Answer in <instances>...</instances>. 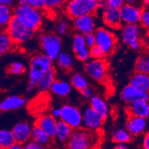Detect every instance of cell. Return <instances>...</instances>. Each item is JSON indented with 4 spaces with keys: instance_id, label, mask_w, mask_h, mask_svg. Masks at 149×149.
I'll return each mask as SVG.
<instances>
[{
    "instance_id": "obj_4",
    "label": "cell",
    "mask_w": 149,
    "mask_h": 149,
    "mask_svg": "<svg viewBox=\"0 0 149 149\" xmlns=\"http://www.w3.org/2000/svg\"><path fill=\"white\" fill-rule=\"evenodd\" d=\"M63 13L71 20L84 15H95L98 9L97 0H68L65 4Z\"/></svg>"
},
{
    "instance_id": "obj_12",
    "label": "cell",
    "mask_w": 149,
    "mask_h": 149,
    "mask_svg": "<svg viewBox=\"0 0 149 149\" xmlns=\"http://www.w3.org/2000/svg\"><path fill=\"white\" fill-rule=\"evenodd\" d=\"M72 27L75 33L86 35L95 32L97 29L95 15H84L72 19Z\"/></svg>"
},
{
    "instance_id": "obj_52",
    "label": "cell",
    "mask_w": 149,
    "mask_h": 149,
    "mask_svg": "<svg viewBox=\"0 0 149 149\" xmlns=\"http://www.w3.org/2000/svg\"><path fill=\"white\" fill-rule=\"evenodd\" d=\"M126 3H129V4H134V5H140L141 2H142V0H125Z\"/></svg>"
},
{
    "instance_id": "obj_31",
    "label": "cell",
    "mask_w": 149,
    "mask_h": 149,
    "mask_svg": "<svg viewBox=\"0 0 149 149\" xmlns=\"http://www.w3.org/2000/svg\"><path fill=\"white\" fill-rule=\"evenodd\" d=\"M70 83L72 88L80 92L89 85V81L85 74L81 72H74L71 74Z\"/></svg>"
},
{
    "instance_id": "obj_3",
    "label": "cell",
    "mask_w": 149,
    "mask_h": 149,
    "mask_svg": "<svg viewBox=\"0 0 149 149\" xmlns=\"http://www.w3.org/2000/svg\"><path fill=\"white\" fill-rule=\"evenodd\" d=\"M98 133L81 128L72 130L66 144V149H93L98 142Z\"/></svg>"
},
{
    "instance_id": "obj_23",
    "label": "cell",
    "mask_w": 149,
    "mask_h": 149,
    "mask_svg": "<svg viewBox=\"0 0 149 149\" xmlns=\"http://www.w3.org/2000/svg\"><path fill=\"white\" fill-rule=\"evenodd\" d=\"M72 89V88L70 81L64 79L56 78L52 84L49 92L55 96L64 98L70 95Z\"/></svg>"
},
{
    "instance_id": "obj_27",
    "label": "cell",
    "mask_w": 149,
    "mask_h": 149,
    "mask_svg": "<svg viewBox=\"0 0 149 149\" xmlns=\"http://www.w3.org/2000/svg\"><path fill=\"white\" fill-rule=\"evenodd\" d=\"M72 128L63 121L58 120L54 138L60 143H66L72 133Z\"/></svg>"
},
{
    "instance_id": "obj_15",
    "label": "cell",
    "mask_w": 149,
    "mask_h": 149,
    "mask_svg": "<svg viewBox=\"0 0 149 149\" xmlns=\"http://www.w3.org/2000/svg\"><path fill=\"white\" fill-rule=\"evenodd\" d=\"M101 18L104 27L113 31L119 30L122 26L119 9L113 8L107 6L102 10Z\"/></svg>"
},
{
    "instance_id": "obj_39",
    "label": "cell",
    "mask_w": 149,
    "mask_h": 149,
    "mask_svg": "<svg viewBox=\"0 0 149 149\" xmlns=\"http://www.w3.org/2000/svg\"><path fill=\"white\" fill-rule=\"evenodd\" d=\"M19 5H27L38 9H43L42 0H17Z\"/></svg>"
},
{
    "instance_id": "obj_2",
    "label": "cell",
    "mask_w": 149,
    "mask_h": 149,
    "mask_svg": "<svg viewBox=\"0 0 149 149\" xmlns=\"http://www.w3.org/2000/svg\"><path fill=\"white\" fill-rule=\"evenodd\" d=\"M14 16L29 29L38 31L44 21L43 9H38L27 5L17 4L14 8Z\"/></svg>"
},
{
    "instance_id": "obj_17",
    "label": "cell",
    "mask_w": 149,
    "mask_h": 149,
    "mask_svg": "<svg viewBox=\"0 0 149 149\" xmlns=\"http://www.w3.org/2000/svg\"><path fill=\"white\" fill-rule=\"evenodd\" d=\"M119 95L121 100L127 105L139 100H149L148 93L139 91L130 84L125 85L121 90Z\"/></svg>"
},
{
    "instance_id": "obj_6",
    "label": "cell",
    "mask_w": 149,
    "mask_h": 149,
    "mask_svg": "<svg viewBox=\"0 0 149 149\" xmlns=\"http://www.w3.org/2000/svg\"><path fill=\"white\" fill-rule=\"evenodd\" d=\"M5 31L17 47L29 42L37 34V31L25 26L15 16H13Z\"/></svg>"
},
{
    "instance_id": "obj_9",
    "label": "cell",
    "mask_w": 149,
    "mask_h": 149,
    "mask_svg": "<svg viewBox=\"0 0 149 149\" xmlns=\"http://www.w3.org/2000/svg\"><path fill=\"white\" fill-rule=\"evenodd\" d=\"M84 71L86 76L97 83L106 80L108 72V63L106 60L90 58L84 64Z\"/></svg>"
},
{
    "instance_id": "obj_43",
    "label": "cell",
    "mask_w": 149,
    "mask_h": 149,
    "mask_svg": "<svg viewBox=\"0 0 149 149\" xmlns=\"http://www.w3.org/2000/svg\"><path fill=\"white\" fill-rule=\"evenodd\" d=\"M84 37L85 43H86V45L87 46V47L89 49H90L93 46H95V37L94 33L86 34Z\"/></svg>"
},
{
    "instance_id": "obj_30",
    "label": "cell",
    "mask_w": 149,
    "mask_h": 149,
    "mask_svg": "<svg viewBox=\"0 0 149 149\" xmlns=\"http://www.w3.org/2000/svg\"><path fill=\"white\" fill-rule=\"evenodd\" d=\"M31 139L36 142L41 146L47 147L51 144L52 139L50 138L49 135L42 130L40 127L34 125L32 127V132H31Z\"/></svg>"
},
{
    "instance_id": "obj_21",
    "label": "cell",
    "mask_w": 149,
    "mask_h": 149,
    "mask_svg": "<svg viewBox=\"0 0 149 149\" xmlns=\"http://www.w3.org/2000/svg\"><path fill=\"white\" fill-rule=\"evenodd\" d=\"M89 106L98 113L104 122L107 120L110 115V107L107 101L103 97L98 95H94L90 99Z\"/></svg>"
},
{
    "instance_id": "obj_5",
    "label": "cell",
    "mask_w": 149,
    "mask_h": 149,
    "mask_svg": "<svg viewBox=\"0 0 149 149\" xmlns=\"http://www.w3.org/2000/svg\"><path fill=\"white\" fill-rule=\"evenodd\" d=\"M41 52L54 61L62 51V38L53 31L40 32L37 37Z\"/></svg>"
},
{
    "instance_id": "obj_28",
    "label": "cell",
    "mask_w": 149,
    "mask_h": 149,
    "mask_svg": "<svg viewBox=\"0 0 149 149\" xmlns=\"http://www.w3.org/2000/svg\"><path fill=\"white\" fill-rule=\"evenodd\" d=\"M111 139L116 144H128L133 136L125 127H115L112 130Z\"/></svg>"
},
{
    "instance_id": "obj_38",
    "label": "cell",
    "mask_w": 149,
    "mask_h": 149,
    "mask_svg": "<svg viewBox=\"0 0 149 149\" xmlns=\"http://www.w3.org/2000/svg\"><path fill=\"white\" fill-rule=\"evenodd\" d=\"M139 25L142 29H146L147 31L149 30V8H142Z\"/></svg>"
},
{
    "instance_id": "obj_29",
    "label": "cell",
    "mask_w": 149,
    "mask_h": 149,
    "mask_svg": "<svg viewBox=\"0 0 149 149\" xmlns=\"http://www.w3.org/2000/svg\"><path fill=\"white\" fill-rule=\"evenodd\" d=\"M17 49L10 36L5 30H0V56L11 52Z\"/></svg>"
},
{
    "instance_id": "obj_53",
    "label": "cell",
    "mask_w": 149,
    "mask_h": 149,
    "mask_svg": "<svg viewBox=\"0 0 149 149\" xmlns=\"http://www.w3.org/2000/svg\"><path fill=\"white\" fill-rule=\"evenodd\" d=\"M141 4L144 6V8H149V0H142Z\"/></svg>"
},
{
    "instance_id": "obj_20",
    "label": "cell",
    "mask_w": 149,
    "mask_h": 149,
    "mask_svg": "<svg viewBox=\"0 0 149 149\" xmlns=\"http://www.w3.org/2000/svg\"><path fill=\"white\" fill-rule=\"evenodd\" d=\"M58 120L54 119L51 114H42L37 118L34 125L40 127L42 130L50 136V138L54 139L55 135L56 125Z\"/></svg>"
},
{
    "instance_id": "obj_49",
    "label": "cell",
    "mask_w": 149,
    "mask_h": 149,
    "mask_svg": "<svg viewBox=\"0 0 149 149\" xmlns=\"http://www.w3.org/2000/svg\"><path fill=\"white\" fill-rule=\"evenodd\" d=\"M142 44H145L149 49V30L147 31V32L143 37L142 39Z\"/></svg>"
},
{
    "instance_id": "obj_25",
    "label": "cell",
    "mask_w": 149,
    "mask_h": 149,
    "mask_svg": "<svg viewBox=\"0 0 149 149\" xmlns=\"http://www.w3.org/2000/svg\"><path fill=\"white\" fill-rule=\"evenodd\" d=\"M57 71L55 68H52V70L48 71L46 74L38 81L36 84V90L40 93H47L50 90L52 84L56 79Z\"/></svg>"
},
{
    "instance_id": "obj_14",
    "label": "cell",
    "mask_w": 149,
    "mask_h": 149,
    "mask_svg": "<svg viewBox=\"0 0 149 149\" xmlns=\"http://www.w3.org/2000/svg\"><path fill=\"white\" fill-rule=\"evenodd\" d=\"M142 13L140 5L125 3L119 9L121 21L122 25L139 24Z\"/></svg>"
},
{
    "instance_id": "obj_45",
    "label": "cell",
    "mask_w": 149,
    "mask_h": 149,
    "mask_svg": "<svg viewBox=\"0 0 149 149\" xmlns=\"http://www.w3.org/2000/svg\"><path fill=\"white\" fill-rule=\"evenodd\" d=\"M142 149H149V130L145 133L142 142Z\"/></svg>"
},
{
    "instance_id": "obj_11",
    "label": "cell",
    "mask_w": 149,
    "mask_h": 149,
    "mask_svg": "<svg viewBox=\"0 0 149 149\" xmlns=\"http://www.w3.org/2000/svg\"><path fill=\"white\" fill-rule=\"evenodd\" d=\"M104 121L90 106L82 110V127L91 132L98 133L103 127Z\"/></svg>"
},
{
    "instance_id": "obj_37",
    "label": "cell",
    "mask_w": 149,
    "mask_h": 149,
    "mask_svg": "<svg viewBox=\"0 0 149 149\" xmlns=\"http://www.w3.org/2000/svg\"><path fill=\"white\" fill-rule=\"evenodd\" d=\"M68 0H42L43 10L47 11H54L63 8Z\"/></svg>"
},
{
    "instance_id": "obj_18",
    "label": "cell",
    "mask_w": 149,
    "mask_h": 149,
    "mask_svg": "<svg viewBox=\"0 0 149 149\" xmlns=\"http://www.w3.org/2000/svg\"><path fill=\"white\" fill-rule=\"evenodd\" d=\"M27 104V99L22 95H10L0 100V112H10L19 110Z\"/></svg>"
},
{
    "instance_id": "obj_19",
    "label": "cell",
    "mask_w": 149,
    "mask_h": 149,
    "mask_svg": "<svg viewBox=\"0 0 149 149\" xmlns=\"http://www.w3.org/2000/svg\"><path fill=\"white\" fill-rule=\"evenodd\" d=\"M147 127V119L134 116H128L125 125V128L132 135L133 137L145 134Z\"/></svg>"
},
{
    "instance_id": "obj_36",
    "label": "cell",
    "mask_w": 149,
    "mask_h": 149,
    "mask_svg": "<svg viewBox=\"0 0 149 149\" xmlns=\"http://www.w3.org/2000/svg\"><path fill=\"white\" fill-rule=\"evenodd\" d=\"M71 25L67 20L61 19L56 22L54 25V33L59 35L60 37L67 35L71 30Z\"/></svg>"
},
{
    "instance_id": "obj_46",
    "label": "cell",
    "mask_w": 149,
    "mask_h": 149,
    "mask_svg": "<svg viewBox=\"0 0 149 149\" xmlns=\"http://www.w3.org/2000/svg\"><path fill=\"white\" fill-rule=\"evenodd\" d=\"M61 107H55L54 108L52 109L51 110V114L53 117H54V119H56L57 120H59L60 119V117H61Z\"/></svg>"
},
{
    "instance_id": "obj_13",
    "label": "cell",
    "mask_w": 149,
    "mask_h": 149,
    "mask_svg": "<svg viewBox=\"0 0 149 149\" xmlns=\"http://www.w3.org/2000/svg\"><path fill=\"white\" fill-rule=\"evenodd\" d=\"M72 50L74 58L84 63L90 59V49L85 43L84 35L74 33L72 37Z\"/></svg>"
},
{
    "instance_id": "obj_1",
    "label": "cell",
    "mask_w": 149,
    "mask_h": 149,
    "mask_svg": "<svg viewBox=\"0 0 149 149\" xmlns=\"http://www.w3.org/2000/svg\"><path fill=\"white\" fill-rule=\"evenodd\" d=\"M54 67V61L42 52L33 54L30 58L28 69L29 81L26 92L30 94L36 90V84L48 71Z\"/></svg>"
},
{
    "instance_id": "obj_42",
    "label": "cell",
    "mask_w": 149,
    "mask_h": 149,
    "mask_svg": "<svg viewBox=\"0 0 149 149\" xmlns=\"http://www.w3.org/2000/svg\"><path fill=\"white\" fill-rule=\"evenodd\" d=\"M107 3L108 7L119 10L126 3V1L125 0H107Z\"/></svg>"
},
{
    "instance_id": "obj_26",
    "label": "cell",
    "mask_w": 149,
    "mask_h": 149,
    "mask_svg": "<svg viewBox=\"0 0 149 149\" xmlns=\"http://www.w3.org/2000/svg\"><path fill=\"white\" fill-rule=\"evenodd\" d=\"M54 61L60 70L66 73L71 72L74 66L73 57L70 53L64 51L61 52Z\"/></svg>"
},
{
    "instance_id": "obj_44",
    "label": "cell",
    "mask_w": 149,
    "mask_h": 149,
    "mask_svg": "<svg viewBox=\"0 0 149 149\" xmlns=\"http://www.w3.org/2000/svg\"><path fill=\"white\" fill-rule=\"evenodd\" d=\"M24 149H46V147L41 146V145L38 144L36 142L33 140L28 141L26 143L23 145Z\"/></svg>"
},
{
    "instance_id": "obj_8",
    "label": "cell",
    "mask_w": 149,
    "mask_h": 149,
    "mask_svg": "<svg viewBox=\"0 0 149 149\" xmlns=\"http://www.w3.org/2000/svg\"><path fill=\"white\" fill-rule=\"evenodd\" d=\"M120 37L122 42L132 50H139L142 46V28L139 24L122 25L120 29Z\"/></svg>"
},
{
    "instance_id": "obj_7",
    "label": "cell",
    "mask_w": 149,
    "mask_h": 149,
    "mask_svg": "<svg viewBox=\"0 0 149 149\" xmlns=\"http://www.w3.org/2000/svg\"><path fill=\"white\" fill-rule=\"evenodd\" d=\"M94 34L95 46L102 50L105 58L115 52L118 46V37L114 31L106 27H98L95 31Z\"/></svg>"
},
{
    "instance_id": "obj_10",
    "label": "cell",
    "mask_w": 149,
    "mask_h": 149,
    "mask_svg": "<svg viewBox=\"0 0 149 149\" xmlns=\"http://www.w3.org/2000/svg\"><path fill=\"white\" fill-rule=\"evenodd\" d=\"M61 117L63 121L72 130L82 127V110L72 104H64L61 107Z\"/></svg>"
},
{
    "instance_id": "obj_32",
    "label": "cell",
    "mask_w": 149,
    "mask_h": 149,
    "mask_svg": "<svg viewBox=\"0 0 149 149\" xmlns=\"http://www.w3.org/2000/svg\"><path fill=\"white\" fill-rule=\"evenodd\" d=\"M14 16V8L0 4V30H5Z\"/></svg>"
},
{
    "instance_id": "obj_47",
    "label": "cell",
    "mask_w": 149,
    "mask_h": 149,
    "mask_svg": "<svg viewBox=\"0 0 149 149\" xmlns=\"http://www.w3.org/2000/svg\"><path fill=\"white\" fill-rule=\"evenodd\" d=\"M97 7L98 10H103L107 7V0H97Z\"/></svg>"
},
{
    "instance_id": "obj_40",
    "label": "cell",
    "mask_w": 149,
    "mask_h": 149,
    "mask_svg": "<svg viewBox=\"0 0 149 149\" xmlns=\"http://www.w3.org/2000/svg\"><path fill=\"white\" fill-rule=\"evenodd\" d=\"M90 58H93V59H104L105 58L104 54L102 52V50L96 46L90 48Z\"/></svg>"
},
{
    "instance_id": "obj_33",
    "label": "cell",
    "mask_w": 149,
    "mask_h": 149,
    "mask_svg": "<svg viewBox=\"0 0 149 149\" xmlns=\"http://www.w3.org/2000/svg\"><path fill=\"white\" fill-rule=\"evenodd\" d=\"M16 142L11 130L0 129V149H6Z\"/></svg>"
},
{
    "instance_id": "obj_34",
    "label": "cell",
    "mask_w": 149,
    "mask_h": 149,
    "mask_svg": "<svg viewBox=\"0 0 149 149\" xmlns=\"http://www.w3.org/2000/svg\"><path fill=\"white\" fill-rule=\"evenodd\" d=\"M136 72H144L149 74V51L140 55L135 63Z\"/></svg>"
},
{
    "instance_id": "obj_50",
    "label": "cell",
    "mask_w": 149,
    "mask_h": 149,
    "mask_svg": "<svg viewBox=\"0 0 149 149\" xmlns=\"http://www.w3.org/2000/svg\"><path fill=\"white\" fill-rule=\"evenodd\" d=\"M113 149H130L127 144H116Z\"/></svg>"
},
{
    "instance_id": "obj_48",
    "label": "cell",
    "mask_w": 149,
    "mask_h": 149,
    "mask_svg": "<svg viewBox=\"0 0 149 149\" xmlns=\"http://www.w3.org/2000/svg\"><path fill=\"white\" fill-rule=\"evenodd\" d=\"M17 2V0H0V4L4 5H8L12 7L14 4Z\"/></svg>"
},
{
    "instance_id": "obj_24",
    "label": "cell",
    "mask_w": 149,
    "mask_h": 149,
    "mask_svg": "<svg viewBox=\"0 0 149 149\" xmlns=\"http://www.w3.org/2000/svg\"><path fill=\"white\" fill-rule=\"evenodd\" d=\"M130 84L139 91L149 94V74L136 72L130 77Z\"/></svg>"
},
{
    "instance_id": "obj_22",
    "label": "cell",
    "mask_w": 149,
    "mask_h": 149,
    "mask_svg": "<svg viewBox=\"0 0 149 149\" xmlns=\"http://www.w3.org/2000/svg\"><path fill=\"white\" fill-rule=\"evenodd\" d=\"M126 111L128 116L141 117L147 119L149 117V100H139L128 104Z\"/></svg>"
},
{
    "instance_id": "obj_35",
    "label": "cell",
    "mask_w": 149,
    "mask_h": 149,
    "mask_svg": "<svg viewBox=\"0 0 149 149\" xmlns=\"http://www.w3.org/2000/svg\"><path fill=\"white\" fill-rule=\"evenodd\" d=\"M27 69L25 63L20 61H13L7 67V72L8 74L14 76H20L26 72Z\"/></svg>"
},
{
    "instance_id": "obj_41",
    "label": "cell",
    "mask_w": 149,
    "mask_h": 149,
    "mask_svg": "<svg viewBox=\"0 0 149 149\" xmlns=\"http://www.w3.org/2000/svg\"><path fill=\"white\" fill-rule=\"evenodd\" d=\"M80 94L81 95V96L83 98H84L86 100H90V98L95 95L94 93V90H93V87L88 85L87 86H86L85 88H84L83 90H81L79 92Z\"/></svg>"
},
{
    "instance_id": "obj_16",
    "label": "cell",
    "mask_w": 149,
    "mask_h": 149,
    "mask_svg": "<svg viewBox=\"0 0 149 149\" xmlns=\"http://www.w3.org/2000/svg\"><path fill=\"white\" fill-rule=\"evenodd\" d=\"M33 125L27 121H20L16 123L11 129L17 143L24 145L31 140Z\"/></svg>"
},
{
    "instance_id": "obj_51",
    "label": "cell",
    "mask_w": 149,
    "mask_h": 149,
    "mask_svg": "<svg viewBox=\"0 0 149 149\" xmlns=\"http://www.w3.org/2000/svg\"><path fill=\"white\" fill-rule=\"evenodd\" d=\"M6 149H24V148H23V145L19 144V143L15 142L14 145H12L11 146H10V147H8Z\"/></svg>"
}]
</instances>
